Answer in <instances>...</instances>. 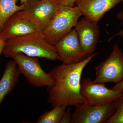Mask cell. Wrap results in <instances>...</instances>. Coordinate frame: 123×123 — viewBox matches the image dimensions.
<instances>
[{
  "instance_id": "1",
  "label": "cell",
  "mask_w": 123,
  "mask_h": 123,
  "mask_svg": "<svg viewBox=\"0 0 123 123\" xmlns=\"http://www.w3.org/2000/svg\"><path fill=\"white\" fill-rule=\"evenodd\" d=\"M93 53L80 62L60 65L48 73L53 85L47 87V102L52 108L57 105L76 106L84 104L81 96V79L82 71L97 55Z\"/></svg>"
},
{
  "instance_id": "2",
  "label": "cell",
  "mask_w": 123,
  "mask_h": 123,
  "mask_svg": "<svg viewBox=\"0 0 123 123\" xmlns=\"http://www.w3.org/2000/svg\"><path fill=\"white\" fill-rule=\"evenodd\" d=\"M18 53L28 56L61 62L55 46L47 42L42 33L6 40L2 53L12 58Z\"/></svg>"
},
{
  "instance_id": "3",
  "label": "cell",
  "mask_w": 123,
  "mask_h": 123,
  "mask_svg": "<svg viewBox=\"0 0 123 123\" xmlns=\"http://www.w3.org/2000/svg\"><path fill=\"white\" fill-rule=\"evenodd\" d=\"M82 15L77 6L71 7L60 4L48 25L42 32L43 37L50 44L55 46L72 30Z\"/></svg>"
},
{
  "instance_id": "4",
  "label": "cell",
  "mask_w": 123,
  "mask_h": 123,
  "mask_svg": "<svg viewBox=\"0 0 123 123\" xmlns=\"http://www.w3.org/2000/svg\"><path fill=\"white\" fill-rule=\"evenodd\" d=\"M12 58L16 63L18 72L24 75L31 85L37 88L50 87L53 85L52 78L42 68L38 57L18 53Z\"/></svg>"
},
{
  "instance_id": "5",
  "label": "cell",
  "mask_w": 123,
  "mask_h": 123,
  "mask_svg": "<svg viewBox=\"0 0 123 123\" xmlns=\"http://www.w3.org/2000/svg\"><path fill=\"white\" fill-rule=\"evenodd\" d=\"M80 93L84 104L92 106L111 103L123 95V93L108 89L104 83L95 82L89 78L81 81Z\"/></svg>"
},
{
  "instance_id": "6",
  "label": "cell",
  "mask_w": 123,
  "mask_h": 123,
  "mask_svg": "<svg viewBox=\"0 0 123 123\" xmlns=\"http://www.w3.org/2000/svg\"><path fill=\"white\" fill-rule=\"evenodd\" d=\"M60 4V0H30L25 8L17 13L43 31L48 25Z\"/></svg>"
},
{
  "instance_id": "7",
  "label": "cell",
  "mask_w": 123,
  "mask_h": 123,
  "mask_svg": "<svg viewBox=\"0 0 123 123\" xmlns=\"http://www.w3.org/2000/svg\"><path fill=\"white\" fill-rule=\"evenodd\" d=\"M95 77L94 81L116 84L123 79V52L116 43L113 50L107 59L95 68Z\"/></svg>"
},
{
  "instance_id": "8",
  "label": "cell",
  "mask_w": 123,
  "mask_h": 123,
  "mask_svg": "<svg viewBox=\"0 0 123 123\" xmlns=\"http://www.w3.org/2000/svg\"><path fill=\"white\" fill-rule=\"evenodd\" d=\"M72 115V123H106L116 110L115 101L105 105H78Z\"/></svg>"
},
{
  "instance_id": "9",
  "label": "cell",
  "mask_w": 123,
  "mask_h": 123,
  "mask_svg": "<svg viewBox=\"0 0 123 123\" xmlns=\"http://www.w3.org/2000/svg\"><path fill=\"white\" fill-rule=\"evenodd\" d=\"M55 46L63 64L76 63L88 57L82 47L75 29L62 38Z\"/></svg>"
},
{
  "instance_id": "10",
  "label": "cell",
  "mask_w": 123,
  "mask_h": 123,
  "mask_svg": "<svg viewBox=\"0 0 123 123\" xmlns=\"http://www.w3.org/2000/svg\"><path fill=\"white\" fill-rule=\"evenodd\" d=\"M75 27L81 45L88 57L96 49L99 40V25L84 17L78 22Z\"/></svg>"
},
{
  "instance_id": "11",
  "label": "cell",
  "mask_w": 123,
  "mask_h": 123,
  "mask_svg": "<svg viewBox=\"0 0 123 123\" xmlns=\"http://www.w3.org/2000/svg\"><path fill=\"white\" fill-rule=\"evenodd\" d=\"M123 2V0H76L75 4L85 17L98 23L106 12Z\"/></svg>"
},
{
  "instance_id": "12",
  "label": "cell",
  "mask_w": 123,
  "mask_h": 123,
  "mask_svg": "<svg viewBox=\"0 0 123 123\" xmlns=\"http://www.w3.org/2000/svg\"><path fill=\"white\" fill-rule=\"evenodd\" d=\"M42 32L31 21L16 12L7 20L1 33L7 40Z\"/></svg>"
},
{
  "instance_id": "13",
  "label": "cell",
  "mask_w": 123,
  "mask_h": 123,
  "mask_svg": "<svg viewBox=\"0 0 123 123\" xmlns=\"http://www.w3.org/2000/svg\"><path fill=\"white\" fill-rule=\"evenodd\" d=\"M20 74L15 61L8 62L0 79V107L5 98L11 92L17 83Z\"/></svg>"
},
{
  "instance_id": "14",
  "label": "cell",
  "mask_w": 123,
  "mask_h": 123,
  "mask_svg": "<svg viewBox=\"0 0 123 123\" xmlns=\"http://www.w3.org/2000/svg\"><path fill=\"white\" fill-rule=\"evenodd\" d=\"M18 0H0V33L2 32L5 22L9 18L18 11L25 8L26 4L18 5Z\"/></svg>"
},
{
  "instance_id": "15",
  "label": "cell",
  "mask_w": 123,
  "mask_h": 123,
  "mask_svg": "<svg viewBox=\"0 0 123 123\" xmlns=\"http://www.w3.org/2000/svg\"><path fill=\"white\" fill-rule=\"evenodd\" d=\"M67 107L59 105L46 111L39 117L37 123H60Z\"/></svg>"
},
{
  "instance_id": "16",
  "label": "cell",
  "mask_w": 123,
  "mask_h": 123,
  "mask_svg": "<svg viewBox=\"0 0 123 123\" xmlns=\"http://www.w3.org/2000/svg\"><path fill=\"white\" fill-rule=\"evenodd\" d=\"M115 102L116 110L106 123H123V95Z\"/></svg>"
},
{
  "instance_id": "17",
  "label": "cell",
  "mask_w": 123,
  "mask_h": 123,
  "mask_svg": "<svg viewBox=\"0 0 123 123\" xmlns=\"http://www.w3.org/2000/svg\"><path fill=\"white\" fill-rule=\"evenodd\" d=\"M70 107L68 106V107L66 108V111L62 118L60 123H71L72 114L71 113Z\"/></svg>"
},
{
  "instance_id": "18",
  "label": "cell",
  "mask_w": 123,
  "mask_h": 123,
  "mask_svg": "<svg viewBox=\"0 0 123 123\" xmlns=\"http://www.w3.org/2000/svg\"><path fill=\"white\" fill-rule=\"evenodd\" d=\"M117 17L118 19H119L121 21H123V9L121 10V11L119 12L117 14ZM117 36H119L123 38V29L120 31L118 33H117L114 36H112L109 39V40H108V42H110V40H111V39L114 38L115 37Z\"/></svg>"
},
{
  "instance_id": "19",
  "label": "cell",
  "mask_w": 123,
  "mask_h": 123,
  "mask_svg": "<svg viewBox=\"0 0 123 123\" xmlns=\"http://www.w3.org/2000/svg\"><path fill=\"white\" fill-rule=\"evenodd\" d=\"M6 39L2 33H0V55L2 53L6 44Z\"/></svg>"
},
{
  "instance_id": "20",
  "label": "cell",
  "mask_w": 123,
  "mask_h": 123,
  "mask_svg": "<svg viewBox=\"0 0 123 123\" xmlns=\"http://www.w3.org/2000/svg\"><path fill=\"white\" fill-rule=\"evenodd\" d=\"M112 89L123 93V79L119 82L116 84L112 87Z\"/></svg>"
},
{
  "instance_id": "21",
  "label": "cell",
  "mask_w": 123,
  "mask_h": 123,
  "mask_svg": "<svg viewBox=\"0 0 123 123\" xmlns=\"http://www.w3.org/2000/svg\"><path fill=\"white\" fill-rule=\"evenodd\" d=\"M75 1L76 0H60V2L62 4L73 7L75 6Z\"/></svg>"
},
{
  "instance_id": "22",
  "label": "cell",
  "mask_w": 123,
  "mask_h": 123,
  "mask_svg": "<svg viewBox=\"0 0 123 123\" xmlns=\"http://www.w3.org/2000/svg\"><path fill=\"white\" fill-rule=\"evenodd\" d=\"M20 0L21 5H22L27 3L30 0Z\"/></svg>"
}]
</instances>
